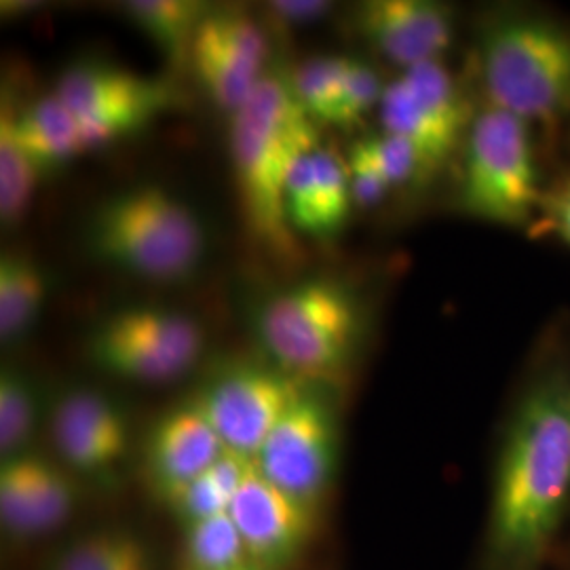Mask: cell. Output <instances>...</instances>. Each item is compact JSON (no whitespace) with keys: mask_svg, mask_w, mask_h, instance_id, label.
Here are the masks:
<instances>
[{"mask_svg":"<svg viewBox=\"0 0 570 570\" xmlns=\"http://www.w3.org/2000/svg\"><path fill=\"white\" fill-rule=\"evenodd\" d=\"M570 508V360L534 367L518 395L494 468L492 570H539Z\"/></svg>","mask_w":570,"mask_h":570,"instance_id":"cell-1","label":"cell"},{"mask_svg":"<svg viewBox=\"0 0 570 570\" xmlns=\"http://www.w3.org/2000/svg\"><path fill=\"white\" fill-rule=\"evenodd\" d=\"M317 148V122L284 77L266 72L230 117V157L247 225L279 256L294 249L285 186L298 161Z\"/></svg>","mask_w":570,"mask_h":570,"instance_id":"cell-2","label":"cell"},{"mask_svg":"<svg viewBox=\"0 0 570 570\" xmlns=\"http://www.w3.org/2000/svg\"><path fill=\"white\" fill-rule=\"evenodd\" d=\"M489 106L532 125L570 119V28L527 11L490 18L478 37Z\"/></svg>","mask_w":570,"mask_h":570,"instance_id":"cell-3","label":"cell"},{"mask_svg":"<svg viewBox=\"0 0 570 570\" xmlns=\"http://www.w3.org/2000/svg\"><path fill=\"white\" fill-rule=\"evenodd\" d=\"M89 245L98 258L127 273L153 282H180L202 263L204 226L176 195L142 184L98 209Z\"/></svg>","mask_w":570,"mask_h":570,"instance_id":"cell-4","label":"cell"},{"mask_svg":"<svg viewBox=\"0 0 570 570\" xmlns=\"http://www.w3.org/2000/svg\"><path fill=\"white\" fill-rule=\"evenodd\" d=\"M258 334L285 374L332 381L357 345L360 308L343 285L313 279L271 298L258 315Z\"/></svg>","mask_w":570,"mask_h":570,"instance_id":"cell-5","label":"cell"},{"mask_svg":"<svg viewBox=\"0 0 570 570\" xmlns=\"http://www.w3.org/2000/svg\"><path fill=\"white\" fill-rule=\"evenodd\" d=\"M463 144L461 209L492 225L529 226L543 195L529 122L487 104L473 115Z\"/></svg>","mask_w":570,"mask_h":570,"instance_id":"cell-6","label":"cell"},{"mask_svg":"<svg viewBox=\"0 0 570 570\" xmlns=\"http://www.w3.org/2000/svg\"><path fill=\"white\" fill-rule=\"evenodd\" d=\"M204 351L202 326L178 311L131 306L96 330L89 353L104 372L138 383H167L186 374Z\"/></svg>","mask_w":570,"mask_h":570,"instance_id":"cell-7","label":"cell"},{"mask_svg":"<svg viewBox=\"0 0 570 570\" xmlns=\"http://www.w3.org/2000/svg\"><path fill=\"white\" fill-rule=\"evenodd\" d=\"M81 127L85 150L125 138L171 106V89L108 63H75L58 91Z\"/></svg>","mask_w":570,"mask_h":570,"instance_id":"cell-8","label":"cell"},{"mask_svg":"<svg viewBox=\"0 0 570 570\" xmlns=\"http://www.w3.org/2000/svg\"><path fill=\"white\" fill-rule=\"evenodd\" d=\"M338 465L336 416L324 397L313 391L285 410L256 456V468L275 487L317 510Z\"/></svg>","mask_w":570,"mask_h":570,"instance_id":"cell-9","label":"cell"},{"mask_svg":"<svg viewBox=\"0 0 570 570\" xmlns=\"http://www.w3.org/2000/svg\"><path fill=\"white\" fill-rule=\"evenodd\" d=\"M303 387L284 370L239 364L207 381L195 400L226 450L256 461L271 431Z\"/></svg>","mask_w":570,"mask_h":570,"instance_id":"cell-10","label":"cell"},{"mask_svg":"<svg viewBox=\"0 0 570 570\" xmlns=\"http://www.w3.org/2000/svg\"><path fill=\"white\" fill-rule=\"evenodd\" d=\"M265 30L237 9H209L188 61L205 94L230 117L244 106L265 77Z\"/></svg>","mask_w":570,"mask_h":570,"instance_id":"cell-11","label":"cell"},{"mask_svg":"<svg viewBox=\"0 0 570 570\" xmlns=\"http://www.w3.org/2000/svg\"><path fill=\"white\" fill-rule=\"evenodd\" d=\"M228 513L258 569H287L313 537L315 510L275 487L258 468L235 494Z\"/></svg>","mask_w":570,"mask_h":570,"instance_id":"cell-12","label":"cell"},{"mask_svg":"<svg viewBox=\"0 0 570 570\" xmlns=\"http://www.w3.org/2000/svg\"><path fill=\"white\" fill-rule=\"evenodd\" d=\"M357 28L379 53L404 70L442 60L454 41V11L435 0H370L357 11Z\"/></svg>","mask_w":570,"mask_h":570,"instance_id":"cell-13","label":"cell"},{"mask_svg":"<svg viewBox=\"0 0 570 570\" xmlns=\"http://www.w3.org/2000/svg\"><path fill=\"white\" fill-rule=\"evenodd\" d=\"M51 433L61 459L82 475L110 473L127 452L121 410L91 389H75L61 397Z\"/></svg>","mask_w":570,"mask_h":570,"instance_id":"cell-14","label":"cell"},{"mask_svg":"<svg viewBox=\"0 0 570 570\" xmlns=\"http://www.w3.org/2000/svg\"><path fill=\"white\" fill-rule=\"evenodd\" d=\"M77 503L72 480L51 461L23 452L0 465V522L13 537L61 527Z\"/></svg>","mask_w":570,"mask_h":570,"instance_id":"cell-15","label":"cell"},{"mask_svg":"<svg viewBox=\"0 0 570 570\" xmlns=\"http://www.w3.org/2000/svg\"><path fill=\"white\" fill-rule=\"evenodd\" d=\"M226 446L193 402L169 410L148 435L146 473L157 497L167 503L204 475Z\"/></svg>","mask_w":570,"mask_h":570,"instance_id":"cell-16","label":"cell"},{"mask_svg":"<svg viewBox=\"0 0 570 570\" xmlns=\"http://www.w3.org/2000/svg\"><path fill=\"white\" fill-rule=\"evenodd\" d=\"M379 112L383 131L412 144L428 161L431 174L449 161L459 144L465 142V136L421 102L402 77L385 85Z\"/></svg>","mask_w":570,"mask_h":570,"instance_id":"cell-17","label":"cell"},{"mask_svg":"<svg viewBox=\"0 0 570 570\" xmlns=\"http://www.w3.org/2000/svg\"><path fill=\"white\" fill-rule=\"evenodd\" d=\"M13 127L23 150L41 174L85 153L81 127L58 94L42 96L21 110L13 108Z\"/></svg>","mask_w":570,"mask_h":570,"instance_id":"cell-18","label":"cell"},{"mask_svg":"<svg viewBox=\"0 0 570 570\" xmlns=\"http://www.w3.org/2000/svg\"><path fill=\"white\" fill-rule=\"evenodd\" d=\"M127 18L155 42L165 58L183 63L209 7L199 0H131L122 4Z\"/></svg>","mask_w":570,"mask_h":570,"instance_id":"cell-19","label":"cell"},{"mask_svg":"<svg viewBox=\"0 0 570 570\" xmlns=\"http://www.w3.org/2000/svg\"><path fill=\"white\" fill-rule=\"evenodd\" d=\"M47 296L41 266L18 252L0 258V341L11 345L32 327Z\"/></svg>","mask_w":570,"mask_h":570,"instance_id":"cell-20","label":"cell"},{"mask_svg":"<svg viewBox=\"0 0 570 570\" xmlns=\"http://www.w3.org/2000/svg\"><path fill=\"white\" fill-rule=\"evenodd\" d=\"M41 169L23 150L16 127L13 106L2 104L0 110V220L2 225H18L28 214Z\"/></svg>","mask_w":570,"mask_h":570,"instance_id":"cell-21","label":"cell"},{"mask_svg":"<svg viewBox=\"0 0 570 570\" xmlns=\"http://www.w3.org/2000/svg\"><path fill=\"white\" fill-rule=\"evenodd\" d=\"M258 569L230 513L184 529V570Z\"/></svg>","mask_w":570,"mask_h":570,"instance_id":"cell-22","label":"cell"},{"mask_svg":"<svg viewBox=\"0 0 570 570\" xmlns=\"http://www.w3.org/2000/svg\"><path fill=\"white\" fill-rule=\"evenodd\" d=\"M39 421V393L35 383L16 367L0 374V454L2 461L28 452Z\"/></svg>","mask_w":570,"mask_h":570,"instance_id":"cell-23","label":"cell"},{"mask_svg":"<svg viewBox=\"0 0 570 570\" xmlns=\"http://www.w3.org/2000/svg\"><path fill=\"white\" fill-rule=\"evenodd\" d=\"M414 96L431 108L440 119L463 136H468L473 115L456 79L442 60H429L410 66L400 75Z\"/></svg>","mask_w":570,"mask_h":570,"instance_id":"cell-24","label":"cell"},{"mask_svg":"<svg viewBox=\"0 0 570 570\" xmlns=\"http://www.w3.org/2000/svg\"><path fill=\"white\" fill-rule=\"evenodd\" d=\"M348 58H311L292 77V89L315 122L334 121L345 89Z\"/></svg>","mask_w":570,"mask_h":570,"instance_id":"cell-25","label":"cell"},{"mask_svg":"<svg viewBox=\"0 0 570 570\" xmlns=\"http://www.w3.org/2000/svg\"><path fill=\"white\" fill-rule=\"evenodd\" d=\"M142 541L121 529L87 532L56 553L49 570H121Z\"/></svg>","mask_w":570,"mask_h":570,"instance_id":"cell-26","label":"cell"},{"mask_svg":"<svg viewBox=\"0 0 570 570\" xmlns=\"http://www.w3.org/2000/svg\"><path fill=\"white\" fill-rule=\"evenodd\" d=\"M313 164H315L317 193H320V205H322L324 237H330L345 225L348 209L353 205L348 165L336 150L324 148V146H320L313 153Z\"/></svg>","mask_w":570,"mask_h":570,"instance_id":"cell-27","label":"cell"},{"mask_svg":"<svg viewBox=\"0 0 570 570\" xmlns=\"http://www.w3.org/2000/svg\"><path fill=\"white\" fill-rule=\"evenodd\" d=\"M383 94H385V87L381 82L379 72L366 61L348 58L345 89L332 125L343 129L360 125L366 115H370L376 106H381Z\"/></svg>","mask_w":570,"mask_h":570,"instance_id":"cell-28","label":"cell"},{"mask_svg":"<svg viewBox=\"0 0 570 570\" xmlns=\"http://www.w3.org/2000/svg\"><path fill=\"white\" fill-rule=\"evenodd\" d=\"M366 142L391 188L414 184L431 174L423 155L400 136L383 131L379 136H370Z\"/></svg>","mask_w":570,"mask_h":570,"instance_id":"cell-29","label":"cell"},{"mask_svg":"<svg viewBox=\"0 0 570 570\" xmlns=\"http://www.w3.org/2000/svg\"><path fill=\"white\" fill-rule=\"evenodd\" d=\"M230 503H233V497L218 484V480L212 475L209 469L167 501L174 515L183 522L184 529L209 518L223 515L230 508Z\"/></svg>","mask_w":570,"mask_h":570,"instance_id":"cell-30","label":"cell"},{"mask_svg":"<svg viewBox=\"0 0 570 570\" xmlns=\"http://www.w3.org/2000/svg\"><path fill=\"white\" fill-rule=\"evenodd\" d=\"M348 165V178H351V195L353 204L360 207H372L385 199L391 186H389L379 164L374 161L366 138L353 144L346 157Z\"/></svg>","mask_w":570,"mask_h":570,"instance_id":"cell-31","label":"cell"},{"mask_svg":"<svg viewBox=\"0 0 570 570\" xmlns=\"http://www.w3.org/2000/svg\"><path fill=\"white\" fill-rule=\"evenodd\" d=\"M539 218L548 230L570 245V176L560 178L550 188H543Z\"/></svg>","mask_w":570,"mask_h":570,"instance_id":"cell-32","label":"cell"},{"mask_svg":"<svg viewBox=\"0 0 570 570\" xmlns=\"http://www.w3.org/2000/svg\"><path fill=\"white\" fill-rule=\"evenodd\" d=\"M266 7V11L284 26H301L326 16L332 4L324 0H275Z\"/></svg>","mask_w":570,"mask_h":570,"instance_id":"cell-33","label":"cell"},{"mask_svg":"<svg viewBox=\"0 0 570 570\" xmlns=\"http://www.w3.org/2000/svg\"><path fill=\"white\" fill-rule=\"evenodd\" d=\"M121 570H153V564H150V556H148V550L140 546L136 553L122 564Z\"/></svg>","mask_w":570,"mask_h":570,"instance_id":"cell-34","label":"cell"},{"mask_svg":"<svg viewBox=\"0 0 570 570\" xmlns=\"http://www.w3.org/2000/svg\"><path fill=\"white\" fill-rule=\"evenodd\" d=\"M247 570H263V569H247Z\"/></svg>","mask_w":570,"mask_h":570,"instance_id":"cell-35","label":"cell"}]
</instances>
